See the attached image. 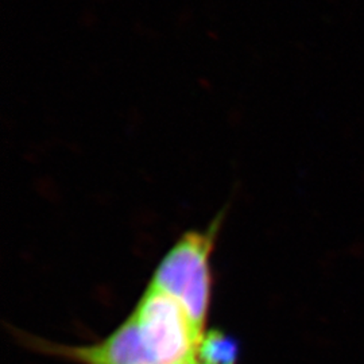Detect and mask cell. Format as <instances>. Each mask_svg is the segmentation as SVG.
I'll use <instances>...</instances> for the list:
<instances>
[{"mask_svg": "<svg viewBox=\"0 0 364 364\" xmlns=\"http://www.w3.org/2000/svg\"><path fill=\"white\" fill-rule=\"evenodd\" d=\"M132 316L156 364L197 362V348L204 335L176 299L149 287Z\"/></svg>", "mask_w": 364, "mask_h": 364, "instance_id": "7a4b0ae2", "label": "cell"}, {"mask_svg": "<svg viewBox=\"0 0 364 364\" xmlns=\"http://www.w3.org/2000/svg\"><path fill=\"white\" fill-rule=\"evenodd\" d=\"M183 364H198L197 362H189V363H183Z\"/></svg>", "mask_w": 364, "mask_h": 364, "instance_id": "5b68a950", "label": "cell"}, {"mask_svg": "<svg viewBox=\"0 0 364 364\" xmlns=\"http://www.w3.org/2000/svg\"><path fill=\"white\" fill-rule=\"evenodd\" d=\"M39 348L63 355L85 364H156L147 351L134 316L100 343L85 347L46 344L39 340Z\"/></svg>", "mask_w": 364, "mask_h": 364, "instance_id": "3957f363", "label": "cell"}, {"mask_svg": "<svg viewBox=\"0 0 364 364\" xmlns=\"http://www.w3.org/2000/svg\"><path fill=\"white\" fill-rule=\"evenodd\" d=\"M237 358V340L220 329L205 332L197 348L198 364H236Z\"/></svg>", "mask_w": 364, "mask_h": 364, "instance_id": "277c9868", "label": "cell"}, {"mask_svg": "<svg viewBox=\"0 0 364 364\" xmlns=\"http://www.w3.org/2000/svg\"><path fill=\"white\" fill-rule=\"evenodd\" d=\"M219 227L220 219L207 231L182 235L156 267L149 285L176 299L201 335L205 333L212 289L209 259Z\"/></svg>", "mask_w": 364, "mask_h": 364, "instance_id": "6da1fadb", "label": "cell"}]
</instances>
